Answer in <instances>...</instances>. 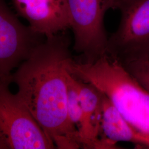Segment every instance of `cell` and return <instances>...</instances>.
I'll list each match as a JSON object with an SVG mask.
<instances>
[{
  "mask_svg": "<svg viewBox=\"0 0 149 149\" xmlns=\"http://www.w3.org/2000/svg\"><path fill=\"white\" fill-rule=\"evenodd\" d=\"M68 70L104 94L130 125L149 137V92L122 64L106 53L91 63L72 59Z\"/></svg>",
  "mask_w": 149,
  "mask_h": 149,
  "instance_id": "cell-2",
  "label": "cell"
},
{
  "mask_svg": "<svg viewBox=\"0 0 149 149\" xmlns=\"http://www.w3.org/2000/svg\"><path fill=\"white\" fill-rule=\"evenodd\" d=\"M11 76L0 80L1 136L10 149L56 148L17 94L11 93Z\"/></svg>",
  "mask_w": 149,
  "mask_h": 149,
  "instance_id": "cell-3",
  "label": "cell"
},
{
  "mask_svg": "<svg viewBox=\"0 0 149 149\" xmlns=\"http://www.w3.org/2000/svg\"><path fill=\"white\" fill-rule=\"evenodd\" d=\"M45 38L23 24L0 0V80L10 77L12 71L28 59Z\"/></svg>",
  "mask_w": 149,
  "mask_h": 149,
  "instance_id": "cell-6",
  "label": "cell"
},
{
  "mask_svg": "<svg viewBox=\"0 0 149 149\" xmlns=\"http://www.w3.org/2000/svg\"><path fill=\"white\" fill-rule=\"evenodd\" d=\"M0 149H10L4 139L0 135Z\"/></svg>",
  "mask_w": 149,
  "mask_h": 149,
  "instance_id": "cell-12",
  "label": "cell"
},
{
  "mask_svg": "<svg viewBox=\"0 0 149 149\" xmlns=\"http://www.w3.org/2000/svg\"><path fill=\"white\" fill-rule=\"evenodd\" d=\"M32 30L49 37L70 28L66 0H11Z\"/></svg>",
  "mask_w": 149,
  "mask_h": 149,
  "instance_id": "cell-7",
  "label": "cell"
},
{
  "mask_svg": "<svg viewBox=\"0 0 149 149\" xmlns=\"http://www.w3.org/2000/svg\"><path fill=\"white\" fill-rule=\"evenodd\" d=\"M117 9L120 21L108 39L106 53L122 64L149 58V0H124Z\"/></svg>",
  "mask_w": 149,
  "mask_h": 149,
  "instance_id": "cell-4",
  "label": "cell"
},
{
  "mask_svg": "<svg viewBox=\"0 0 149 149\" xmlns=\"http://www.w3.org/2000/svg\"><path fill=\"white\" fill-rule=\"evenodd\" d=\"M101 127L103 138L113 144L128 142L149 148V136L130 125L103 93Z\"/></svg>",
  "mask_w": 149,
  "mask_h": 149,
  "instance_id": "cell-9",
  "label": "cell"
},
{
  "mask_svg": "<svg viewBox=\"0 0 149 149\" xmlns=\"http://www.w3.org/2000/svg\"><path fill=\"white\" fill-rule=\"evenodd\" d=\"M65 32L45 37L12 74L11 81L18 86L17 95L56 148L80 149V135L67 111L68 67L73 58Z\"/></svg>",
  "mask_w": 149,
  "mask_h": 149,
  "instance_id": "cell-1",
  "label": "cell"
},
{
  "mask_svg": "<svg viewBox=\"0 0 149 149\" xmlns=\"http://www.w3.org/2000/svg\"><path fill=\"white\" fill-rule=\"evenodd\" d=\"M123 65L128 72L149 92V58L134 60Z\"/></svg>",
  "mask_w": 149,
  "mask_h": 149,
  "instance_id": "cell-11",
  "label": "cell"
},
{
  "mask_svg": "<svg viewBox=\"0 0 149 149\" xmlns=\"http://www.w3.org/2000/svg\"><path fill=\"white\" fill-rule=\"evenodd\" d=\"M124 0H112L113 9H117L118 6Z\"/></svg>",
  "mask_w": 149,
  "mask_h": 149,
  "instance_id": "cell-13",
  "label": "cell"
},
{
  "mask_svg": "<svg viewBox=\"0 0 149 149\" xmlns=\"http://www.w3.org/2000/svg\"><path fill=\"white\" fill-rule=\"evenodd\" d=\"M77 79L84 120L82 148L115 149L113 145L103 138L102 92L90 84Z\"/></svg>",
  "mask_w": 149,
  "mask_h": 149,
  "instance_id": "cell-8",
  "label": "cell"
},
{
  "mask_svg": "<svg viewBox=\"0 0 149 149\" xmlns=\"http://www.w3.org/2000/svg\"><path fill=\"white\" fill-rule=\"evenodd\" d=\"M74 43L73 49L85 63L95 62L106 53L108 39L104 26L112 0H66Z\"/></svg>",
  "mask_w": 149,
  "mask_h": 149,
  "instance_id": "cell-5",
  "label": "cell"
},
{
  "mask_svg": "<svg viewBox=\"0 0 149 149\" xmlns=\"http://www.w3.org/2000/svg\"><path fill=\"white\" fill-rule=\"evenodd\" d=\"M67 111L70 122L80 135L81 143L84 130V120L80 102L77 79L70 73L67 77Z\"/></svg>",
  "mask_w": 149,
  "mask_h": 149,
  "instance_id": "cell-10",
  "label": "cell"
}]
</instances>
